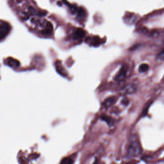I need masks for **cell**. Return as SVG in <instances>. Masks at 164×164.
<instances>
[{
	"label": "cell",
	"mask_w": 164,
	"mask_h": 164,
	"mask_svg": "<svg viewBox=\"0 0 164 164\" xmlns=\"http://www.w3.org/2000/svg\"><path fill=\"white\" fill-rule=\"evenodd\" d=\"M11 26L6 21L0 20V42L5 39L10 33Z\"/></svg>",
	"instance_id": "2"
},
{
	"label": "cell",
	"mask_w": 164,
	"mask_h": 164,
	"mask_svg": "<svg viewBox=\"0 0 164 164\" xmlns=\"http://www.w3.org/2000/svg\"><path fill=\"white\" fill-rule=\"evenodd\" d=\"M128 68L126 65H123L119 72L115 77V80L117 82H121L124 80L127 76Z\"/></svg>",
	"instance_id": "3"
},
{
	"label": "cell",
	"mask_w": 164,
	"mask_h": 164,
	"mask_svg": "<svg viewBox=\"0 0 164 164\" xmlns=\"http://www.w3.org/2000/svg\"><path fill=\"white\" fill-rule=\"evenodd\" d=\"M73 163L72 160L68 158L63 160L62 162H61V163H63V164H72Z\"/></svg>",
	"instance_id": "11"
},
{
	"label": "cell",
	"mask_w": 164,
	"mask_h": 164,
	"mask_svg": "<svg viewBox=\"0 0 164 164\" xmlns=\"http://www.w3.org/2000/svg\"><path fill=\"white\" fill-rule=\"evenodd\" d=\"M116 100H117V98L116 97H110L104 101L103 103V106L105 107H110L115 104Z\"/></svg>",
	"instance_id": "5"
},
{
	"label": "cell",
	"mask_w": 164,
	"mask_h": 164,
	"mask_svg": "<svg viewBox=\"0 0 164 164\" xmlns=\"http://www.w3.org/2000/svg\"><path fill=\"white\" fill-rule=\"evenodd\" d=\"M84 35H85V32L83 29L78 28L74 32V38L75 39H79V38L84 37Z\"/></svg>",
	"instance_id": "6"
},
{
	"label": "cell",
	"mask_w": 164,
	"mask_h": 164,
	"mask_svg": "<svg viewBox=\"0 0 164 164\" xmlns=\"http://www.w3.org/2000/svg\"><path fill=\"white\" fill-rule=\"evenodd\" d=\"M149 69V65L147 64L143 63L142 64L140 65L138 69V71L141 73H145L148 71Z\"/></svg>",
	"instance_id": "7"
},
{
	"label": "cell",
	"mask_w": 164,
	"mask_h": 164,
	"mask_svg": "<svg viewBox=\"0 0 164 164\" xmlns=\"http://www.w3.org/2000/svg\"><path fill=\"white\" fill-rule=\"evenodd\" d=\"M157 58L158 59L160 60H164V50L158 54Z\"/></svg>",
	"instance_id": "10"
},
{
	"label": "cell",
	"mask_w": 164,
	"mask_h": 164,
	"mask_svg": "<svg viewBox=\"0 0 164 164\" xmlns=\"http://www.w3.org/2000/svg\"><path fill=\"white\" fill-rule=\"evenodd\" d=\"M101 119L102 120L106 122L109 125H110L112 124V119L109 116L104 115V116H102Z\"/></svg>",
	"instance_id": "9"
},
{
	"label": "cell",
	"mask_w": 164,
	"mask_h": 164,
	"mask_svg": "<svg viewBox=\"0 0 164 164\" xmlns=\"http://www.w3.org/2000/svg\"><path fill=\"white\" fill-rule=\"evenodd\" d=\"M151 102H148L146 104V105L145 106V107L143 108V111L142 114V115L143 116H145L146 115L147 113V111H148V108L150 106V105H151Z\"/></svg>",
	"instance_id": "8"
},
{
	"label": "cell",
	"mask_w": 164,
	"mask_h": 164,
	"mask_svg": "<svg viewBox=\"0 0 164 164\" xmlns=\"http://www.w3.org/2000/svg\"><path fill=\"white\" fill-rule=\"evenodd\" d=\"M142 152V147L137 136L135 134L132 135L130 138L127 156L129 158L137 157L141 154Z\"/></svg>",
	"instance_id": "1"
},
{
	"label": "cell",
	"mask_w": 164,
	"mask_h": 164,
	"mask_svg": "<svg viewBox=\"0 0 164 164\" xmlns=\"http://www.w3.org/2000/svg\"><path fill=\"white\" fill-rule=\"evenodd\" d=\"M137 90V86L134 84H130L125 86L123 89V92L125 94H132L135 93Z\"/></svg>",
	"instance_id": "4"
}]
</instances>
